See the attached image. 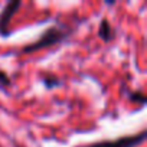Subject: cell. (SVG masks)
Masks as SVG:
<instances>
[{
	"label": "cell",
	"instance_id": "obj_2",
	"mask_svg": "<svg viewBox=\"0 0 147 147\" xmlns=\"http://www.w3.org/2000/svg\"><path fill=\"white\" fill-rule=\"evenodd\" d=\"M146 140V130H141L136 134L121 136L115 140H101L95 143H90L84 147H138Z\"/></svg>",
	"mask_w": 147,
	"mask_h": 147
},
{
	"label": "cell",
	"instance_id": "obj_7",
	"mask_svg": "<svg viewBox=\"0 0 147 147\" xmlns=\"http://www.w3.org/2000/svg\"><path fill=\"white\" fill-rule=\"evenodd\" d=\"M12 87V78L9 77V74L3 69H0V90L5 91Z\"/></svg>",
	"mask_w": 147,
	"mask_h": 147
},
{
	"label": "cell",
	"instance_id": "obj_3",
	"mask_svg": "<svg viewBox=\"0 0 147 147\" xmlns=\"http://www.w3.org/2000/svg\"><path fill=\"white\" fill-rule=\"evenodd\" d=\"M20 6V0H12V2L5 3L2 12H0V38H9L12 35V20L19 12Z\"/></svg>",
	"mask_w": 147,
	"mask_h": 147
},
{
	"label": "cell",
	"instance_id": "obj_6",
	"mask_svg": "<svg viewBox=\"0 0 147 147\" xmlns=\"http://www.w3.org/2000/svg\"><path fill=\"white\" fill-rule=\"evenodd\" d=\"M127 98H128V101H130L131 104L144 105V104L147 102L146 95H144V92H141V91H128V92H127Z\"/></svg>",
	"mask_w": 147,
	"mask_h": 147
},
{
	"label": "cell",
	"instance_id": "obj_1",
	"mask_svg": "<svg viewBox=\"0 0 147 147\" xmlns=\"http://www.w3.org/2000/svg\"><path fill=\"white\" fill-rule=\"evenodd\" d=\"M74 32H75V26H71L69 23L61 22V23L52 25L48 29H45L35 42H30V43H26L25 46H22L19 53L28 55V53H35V52L52 48V46L62 45L71 39Z\"/></svg>",
	"mask_w": 147,
	"mask_h": 147
},
{
	"label": "cell",
	"instance_id": "obj_4",
	"mask_svg": "<svg viewBox=\"0 0 147 147\" xmlns=\"http://www.w3.org/2000/svg\"><path fill=\"white\" fill-rule=\"evenodd\" d=\"M98 38L104 42V43H110L115 39V29L111 25V22L107 18H102L98 23V30H97Z\"/></svg>",
	"mask_w": 147,
	"mask_h": 147
},
{
	"label": "cell",
	"instance_id": "obj_5",
	"mask_svg": "<svg viewBox=\"0 0 147 147\" xmlns=\"http://www.w3.org/2000/svg\"><path fill=\"white\" fill-rule=\"evenodd\" d=\"M40 81H42L43 87H45L48 91L55 90V88H58V87H61V85L63 84V81H62L58 75H55L53 72H43L42 75H40Z\"/></svg>",
	"mask_w": 147,
	"mask_h": 147
}]
</instances>
